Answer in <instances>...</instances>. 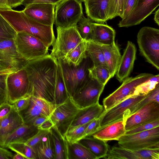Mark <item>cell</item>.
Segmentation results:
<instances>
[{"instance_id":"cell-1","label":"cell","mask_w":159,"mask_h":159,"mask_svg":"<svg viewBox=\"0 0 159 159\" xmlns=\"http://www.w3.org/2000/svg\"><path fill=\"white\" fill-rule=\"evenodd\" d=\"M23 67L28 75L30 96L43 98L55 105L57 59L48 54L28 61Z\"/></svg>"},{"instance_id":"cell-2","label":"cell","mask_w":159,"mask_h":159,"mask_svg":"<svg viewBox=\"0 0 159 159\" xmlns=\"http://www.w3.org/2000/svg\"><path fill=\"white\" fill-rule=\"evenodd\" d=\"M0 14L17 32H24L36 37L48 48L52 46L56 38L53 26L41 24L32 19L23 10L0 9Z\"/></svg>"},{"instance_id":"cell-3","label":"cell","mask_w":159,"mask_h":159,"mask_svg":"<svg viewBox=\"0 0 159 159\" xmlns=\"http://www.w3.org/2000/svg\"><path fill=\"white\" fill-rule=\"evenodd\" d=\"M57 59L67 92L71 98L89 79L88 69L93 65L92 62L88 56L76 66L68 63L62 58Z\"/></svg>"},{"instance_id":"cell-4","label":"cell","mask_w":159,"mask_h":159,"mask_svg":"<svg viewBox=\"0 0 159 159\" xmlns=\"http://www.w3.org/2000/svg\"><path fill=\"white\" fill-rule=\"evenodd\" d=\"M137 42L141 55L159 70V29L149 26L142 27L138 33Z\"/></svg>"},{"instance_id":"cell-5","label":"cell","mask_w":159,"mask_h":159,"mask_svg":"<svg viewBox=\"0 0 159 159\" xmlns=\"http://www.w3.org/2000/svg\"><path fill=\"white\" fill-rule=\"evenodd\" d=\"M118 141L120 146L128 149H159V126L143 131L125 134Z\"/></svg>"},{"instance_id":"cell-6","label":"cell","mask_w":159,"mask_h":159,"mask_svg":"<svg viewBox=\"0 0 159 159\" xmlns=\"http://www.w3.org/2000/svg\"><path fill=\"white\" fill-rule=\"evenodd\" d=\"M80 0H61L55 6L54 24L56 27L76 25L84 15Z\"/></svg>"},{"instance_id":"cell-7","label":"cell","mask_w":159,"mask_h":159,"mask_svg":"<svg viewBox=\"0 0 159 159\" xmlns=\"http://www.w3.org/2000/svg\"><path fill=\"white\" fill-rule=\"evenodd\" d=\"M14 41L18 52L28 61L48 54L49 48L40 39L26 32H17Z\"/></svg>"},{"instance_id":"cell-8","label":"cell","mask_w":159,"mask_h":159,"mask_svg":"<svg viewBox=\"0 0 159 159\" xmlns=\"http://www.w3.org/2000/svg\"><path fill=\"white\" fill-rule=\"evenodd\" d=\"M57 27V36L50 55L57 59L63 58L83 40L77 25L67 27Z\"/></svg>"},{"instance_id":"cell-9","label":"cell","mask_w":159,"mask_h":159,"mask_svg":"<svg viewBox=\"0 0 159 159\" xmlns=\"http://www.w3.org/2000/svg\"><path fill=\"white\" fill-rule=\"evenodd\" d=\"M153 75L150 73H141L134 77H128L125 79L117 89L104 99V111L109 109L133 95L135 88L138 86L148 80Z\"/></svg>"},{"instance_id":"cell-10","label":"cell","mask_w":159,"mask_h":159,"mask_svg":"<svg viewBox=\"0 0 159 159\" xmlns=\"http://www.w3.org/2000/svg\"><path fill=\"white\" fill-rule=\"evenodd\" d=\"M80 109L70 98L63 103L55 106L49 118L63 137Z\"/></svg>"},{"instance_id":"cell-11","label":"cell","mask_w":159,"mask_h":159,"mask_svg":"<svg viewBox=\"0 0 159 159\" xmlns=\"http://www.w3.org/2000/svg\"><path fill=\"white\" fill-rule=\"evenodd\" d=\"M7 85L8 102L11 104L30 96L28 75L24 67L8 75Z\"/></svg>"},{"instance_id":"cell-12","label":"cell","mask_w":159,"mask_h":159,"mask_svg":"<svg viewBox=\"0 0 159 159\" xmlns=\"http://www.w3.org/2000/svg\"><path fill=\"white\" fill-rule=\"evenodd\" d=\"M28 61L18 52L14 39L0 42V69L17 71Z\"/></svg>"},{"instance_id":"cell-13","label":"cell","mask_w":159,"mask_h":159,"mask_svg":"<svg viewBox=\"0 0 159 159\" xmlns=\"http://www.w3.org/2000/svg\"><path fill=\"white\" fill-rule=\"evenodd\" d=\"M105 85L90 78L83 87L71 99L80 109L99 103L100 96Z\"/></svg>"},{"instance_id":"cell-14","label":"cell","mask_w":159,"mask_h":159,"mask_svg":"<svg viewBox=\"0 0 159 159\" xmlns=\"http://www.w3.org/2000/svg\"><path fill=\"white\" fill-rule=\"evenodd\" d=\"M159 0H137L129 14L119 21V27H128L140 24L158 6Z\"/></svg>"},{"instance_id":"cell-15","label":"cell","mask_w":159,"mask_h":159,"mask_svg":"<svg viewBox=\"0 0 159 159\" xmlns=\"http://www.w3.org/2000/svg\"><path fill=\"white\" fill-rule=\"evenodd\" d=\"M147 94L133 95L117 105L104 111L99 117L100 129L114 122L124 119L126 111L144 98Z\"/></svg>"},{"instance_id":"cell-16","label":"cell","mask_w":159,"mask_h":159,"mask_svg":"<svg viewBox=\"0 0 159 159\" xmlns=\"http://www.w3.org/2000/svg\"><path fill=\"white\" fill-rule=\"evenodd\" d=\"M126 131L140 125L159 119V103L150 102L124 119Z\"/></svg>"},{"instance_id":"cell-17","label":"cell","mask_w":159,"mask_h":159,"mask_svg":"<svg viewBox=\"0 0 159 159\" xmlns=\"http://www.w3.org/2000/svg\"><path fill=\"white\" fill-rule=\"evenodd\" d=\"M56 5L45 3H34L25 6L23 11L28 16L39 23L53 26Z\"/></svg>"},{"instance_id":"cell-18","label":"cell","mask_w":159,"mask_h":159,"mask_svg":"<svg viewBox=\"0 0 159 159\" xmlns=\"http://www.w3.org/2000/svg\"><path fill=\"white\" fill-rule=\"evenodd\" d=\"M109 159H159V149L137 150L114 147L104 158Z\"/></svg>"},{"instance_id":"cell-19","label":"cell","mask_w":159,"mask_h":159,"mask_svg":"<svg viewBox=\"0 0 159 159\" xmlns=\"http://www.w3.org/2000/svg\"><path fill=\"white\" fill-rule=\"evenodd\" d=\"M110 0H85L84 2L87 17L96 23H104L109 20Z\"/></svg>"},{"instance_id":"cell-20","label":"cell","mask_w":159,"mask_h":159,"mask_svg":"<svg viewBox=\"0 0 159 159\" xmlns=\"http://www.w3.org/2000/svg\"><path fill=\"white\" fill-rule=\"evenodd\" d=\"M136 48L131 41L127 42L116 74L117 79L121 82L129 77L132 71L136 57Z\"/></svg>"},{"instance_id":"cell-21","label":"cell","mask_w":159,"mask_h":159,"mask_svg":"<svg viewBox=\"0 0 159 159\" xmlns=\"http://www.w3.org/2000/svg\"><path fill=\"white\" fill-rule=\"evenodd\" d=\"M25 123L20 113L13 107L6 116L0 119V146L2 147L7 136Z\"/></svg>"},{"instance_id":"cell-22","label":"cell","mask_w":159,"mask_h":159,"mask_svg":"<svg viewBox=\"0 0 159 159\" xmlns=\"http://www.w3.org/2000/svg\"><path fill=\"white\" fill-rule=\"evenodd\" d=\"M126 131L124 120L123 119L102 128L92 136L106 142L111 140L118 141L125 134Z\"/></svg>"},{"instance_id":"cell-23","label":"cell","mask_w":159,"mask_h":159,"mask_svg":"<svg viewBox=\"0 0 159 159\" xmlns=\"http://www.w3.org/2000/svg\"><path fill=\"white\" fill-rule=\"evenodd\" d=\"M115 30L104 23H93L91 34L88 40L102 45H110L115 43Z\"/></svg>"},{"instance_id":"cell-24","label":"cell","mask_w":159,"mask_h":159,"mask_svg":"<svg viewBox=\"0 0 159 159\" xmlns=\"http://www.w3.org/2000/svg\"><path fill=\"white\" fill-rule=\"evenodd\" d=\"M39 129L32 124L24 123L9 134L6 138L2 146L7 148L9 144L15 143H25L36 134Z\"/></svg>"},{"instance_id":"cell-25","label":"cell","mask_w":159,"mask_h":159,"mask_svg":"<svg viewBox=\"0 0 159 159\" xmlns=\"http://www.w3.org/2000/svg\"><path fill=\"white\" fill-rule=\"evenodd\" d=\"M104 110L103 106L100 105L99 103L80 109L69 129L86 124L95 119L99 118Z\"/></svg>"},{"instance_id":"cell-26","label":"cell","mask_w":159,"mask_h":159,"mask_svg":"<svg viewBox=\"0 0 159 159\" xmlns=\"http://www.w3.org/2000/svg\"><path fill=\"white\" fill-rule=\"evenodd\" d=\"M105 61L111 78L116 75L121 56L118 45L114 43L110 45H102Z\"/></svg>"},{"instance_id":"cell-27","label":"cell","mask_w":159,"mask_h":159,"mask_svg":"<svg viewBox=\"0 0 159 159\" xmlns=\"http://www.w3.org/2000/svg\"><path fill=\"white\" fill-rule=\"evenodd\" d=\"M78 142L89 149L96 159L104 158L108 152L109 146L106 141L88 136Z\"/></svg>"},{"instance_id":"cell-28","label":"cell","mask_w":159,"mask_h":159,"mask_svg":"<svg viewBox=\"0 0 159 159\" xmlns=\"http://www.w3.org/2000/svg\"><path fill=\"white\" fill-rule=\"evenodd\" d=\"M35 151L37 159H55L54 143L50 131L37 144Z\"/></svg>"},{"instance_id":"cell-29","label":"cell","mask_w":159,"mask_h":159,"mask_svg":"<svg viewBox=\"0 0 159 159\" xmlns=\"http://www.w3.org/2000/svg\"><path fill=\"white\" fill-rule=\"evenodd\" d=\"M67 159H96L89 149L78 142H67Z\"/></svg>"},{"instance_id":"cell-30","label":"cell","mask_w":159,"mask_h":159,"mask_svg":"<svg viewBox=\"0 0 159 159\" xmlns=\"http://www.w3.org/2000/svg\"><path fill=\"white\" fill-rule=\"evenodd\" d=\"M54 143L55 159H67V142L53 126L50 129Z\"/></svg>"},{"instance_id":"cell-31","label":"cell","mask_w":159,"mask_h":159,"mask_svg":"<svg viewBox=\"0 0 159 159\" xmlns=\"http://www.w3.org/2000/svg\"><path fill=\"white\" fill-rule=\"evenodd\" d=\"M86 40H83L62 58L69 64L76 66L79 65L88 56L86 51Z\"/></svg>"},{"instance_id":"cell-32","label":"cell","mask_w":159,"mask_h":159,"mask_svg":"<svg viewBox=\"0 0 159 159\" xmlns=\"http://www.w3.org/2000/svg\"><path fill=\"white\" fill-rule=\"evenodd\" d=\"M86 41V53L93 65H102L107 66L102 45L89 40Z\"/></svg>"},{"instance_id":"cell-33","label":"cell","mask_w":159,"mask_h":159,"mask_svg":"<svg viewBox=\"0 0 159 159\" xmlns=\"http://www.w3.org/2000/svg\"><path fill=\"white\" fill-rule=\"evenodd\" d=\"M69 98L58 63L57 78L55 91V106L63 103Z\"/></svg>"},{"instance_id":"cell-34","label":"cell","mask_w":159,"mask_h":159,"mask_svg":"<svg viewBox=\"0 0 159 159\" xmlns=\"http://www.w3.org/2000/svg\"><path fill=\"white\" fill-rule=\"evenodd\" d=\"M90 78L105 85L111 76L107 67L102 65H93L88 69Z\"/></svg>"},{"instance_id":"cell-35","label":"cell","mask_w":159,"mask_h":159,"mask_svg":"<svg viewBox=\"0 0 159 159\" xmlns=\"http://www.w3.org/2000/svg\"><path fill=\"white\" fill-rule=\"evenodd\" d=\"M155 102L159 103V85L148 93L146 96L125 112L124 119L133 114L148 103Z\"/></svg>"},{"instance_id":"cell-36","label":"cell","mask_w":159,"mask_h":159,"mask_svg":"<svg viewBox=\"0 0 159 159\" xmlns=\"http://www.w3.org/2000/svg\"><path fill=\"white\" fill-rule=\"evenodd\" d=\"M25 124H32L38 117L43 116L38 106L31 99L28 107L24 110L19 112Z\"/></svg>"},{"instance_id":"cell-37","label":"cell","mask_w":159,"mask_h":159,"mask_svg":"<svg viewBox=\"0 0 159 159\" xmlns=\"http://www.w3.org/2000/svg\"><path fill=\"white\" fill-rule=\"evenodd\" d=\"M159 85V75H153L146 81L138 86L133 95L147 94Z\"/></svg>"},{"instance_id":"cell-38","label":"cell","mask_w":159,"mask_h":159,"mask_svg":"<svg viewBox=\"0 0 159 159\" xmlns=\"http://www.w3.org/2000/svg\"><path fill=\"white\" fill-rule=\"evenodd\" d=\"M7 148L16 153L23 155L27 159H37L34 150L25 143H12L8 145Z\"/></svg>"},{"instance_id":"cell-39","label":"cell","mask_w":159,"mask_h":159,"mask_svg":"<svg viewBox=\"0 0 159 159\" xmlns=\"http://www.w3.org/2000/svg\"><path fill=\"white\" fill-rule=\"evenodd\" d=\"M93 23V21L89 18H86L84 15L78 22L77 30L83 40L89 39L92 31Z\"/></svg>"},{"instance_id":"cell-40","label":"cell","mask_w":159,"mask_h":159,"mask_svg":"<svg viewBox=\"0 0 159 159\" xmlns=\"http://www.w3.org/2000/svg\"><path fill=\"white\" fill-rule=\"evenodd\" d=\"M16 70L0 69V106L8 102L7 79L8 75Z\"/></svg>"},{"instance_id":"cell-41","label":"cell","mask_w":159,"mask_h":159,"mask_svg":"<svg viewBox=\"0 0 159 159\" xmlns=\"http://www.w3.org/2000/svg\"><path fill=\"white\" fill-rule=\"evenodd\" d=\"M17 32L9 23L0 14V42L14 39Z\"/></svg>"},{"instance_id":"cell-42","label":"cell","mask_w":159,"mask_h":159,"mask_svg":"<svg viewBox=\"0 0 159 159\" xmlns=\"http://www.w3.org/2000/svg\"><path fill=\"white\" fill-rule=\"evenodd\" d=\"M90 122L69 129L64 136L66 141L71 143L78 142L82 139L85 130Z\"/></svg>"},{"instance_id":"cell-43","label":"cell","mask_w":159,"mask_h":159,"mask_svg":"<svg viewBox=\"0 0 159 159\" xmlns=\"http://www.w3.org/2000/svg\"><path fill=\"white\" fill-rule=\"evenodd\" d=\"M30 98L39 107L43 115L49 118L55 107V106L42 98L33 96H31Z\"/></svg>"},{"instance_id":"cell-44","label":"cell","mask_w":159,"mask_h":159,"mask_svg":"<svg viewBox=\"0 0 159 159\" xmlns=\"http://www.w3.org/2000/svg\"><path fill=\"white\" fill-rule=\"evenodd\" d=\"M124 11V0H110L108 18L111 20L116 16L122 18Z\"/></svg>"},{"instance_id":"cell-45","label":"cell","mask_w":159,"mask_h":159,"mask_svg":"<svg viewBox=\"0 0 159 159\" xmlns=\"http://www.w3.org/2000/svg\"><path fill=\"white\" fill-rule=\"evenodd\" d=\"M159 126V119L140 125L126 131L125 134H129L149 130Z\"/></svg>"},{"instance_id":"cell-46","label":"cell","mask_w":159,"mask_h":159,"mask_svg":"<svg viewBox=\"0 0 159 159\" xmlns=\"http://www.w3.org/2000/svg\"><path fill=\"white\" fill-rule=\"evenodd\" d=\"M49 131L39 129L38 132L28 139L25 143L31 148L35 151V148L37 144L49 132Z\"/></svg>"},{"instance_id":"cell-47","label":"cell","mask_w":159,"mask_h":159,"mask_svg":"<svg viewBox=\"0 0 159 159\" xmlns=\"http://www.w3.org/2000/svg\"><path fill=\"white\" fill-rule=\"evenodd\" d=\"M100 127V118L99 117L94 119L89 123L85 130L83 138L92 136L97 131Z\"/></svg>"},{"instance_id":"cell-48","label":"cell","mask_w":159,"mask_h":159,"mask_svg":"<svg viewBox=\"0 0 159 159\" xmlns=\"http://www.w3.org/2000/svg\"><path fill=\"white\" fill-rule=\"evenodd\" d=\"M30 96L25 97L16 101L12 104L14 109L19 112L25 110L29 105Z\"/></svg>"},{"instance_id":"cell-49","label":"cell","mask_w":159,"mask_h":159,"mask_svg":"<svg viewBox=\"0 0 159 159\" xmlns=\"http://www.w3.org/2000/svg\"><path fill=\"white\" fill-rule=\"evenodd\" d=\"M13 107V104L8 102L3 104L0 106V119L8 114Z\"/></svg>"},{"instance_id":"cell-50","label":"cell","mask_w":159,"mask_h":159,"mask_svg":"<svg viewBox=\"0 0 159 159\" xmlns=\"http://www.w3.org/2000/svg\"><path fill=\"white\" fill-rule=\"evenodd\" d=\"M61 0H25L22 3L25 7L28 5L38 3H45L56 5Z\"/></svg>"},{"instance_id":"cell-51","label":"cell","mask_w":159,"mask_h":159,"mask_svg":"<svg viewBox=\"0 0 159 159\" xmlns=\"http://www.w3.org/2000/svg\"><path fill=\"white\" fill-rule=\"evenodd\" d=\"M137 1V0H127L121 19L125 18L129 14L135 5Z\"/></svg>"},{"instance_id":"cell-52","label":"cell","mask_w":159,"mask_h":159,"mask_svg":"<svg viewBox=\"0 0 159 159\" xmlns=\"http://www.w3.org/2000/svg\"><path fill=\"white\" fill-rule=\"evenodd\" d=\"M13 156L11 152L0 147V159H13Z\"/></svg>"},{"instance_id":"cell-53","label":"cell","mask_w":159,"mask_h":159,"mask_svg":"<svg viewBox=\"0 0 159 159\" xmlns=\"http://www.w3.org/2000/svg\"><path fill=\"white\" fill-rule=\"evenodd\" d=\"M54 125L49 118L44 121L38 128L39 129L50 131Z\"/></svg>"},{"instance_id":"cell-54","label":"cell","mask_w":159,"mask_h":159,"mask_svg":"<svg viewBox=\"0 0 159 159\" xmlns=\"http://www.w3.org/2000/svg\"><path fill=\"white\" fill-rule=\"evenodd\" d=\"M49 118L43 116H40L37 117L34 121L32 124L38 128L46 120Z\"/></svg>"},{"instance_id":"cell-55","label":"cell","mask_w":159,"mask_h":159,"mask_svg":"<svg viewBox=\"0 0 159 159\" xmlns=\"http://www.w3.org/2000/svg\"><path fill=\"white\" fill-rule=\"evenodd\" d=\"M9 6L12 9L22 5L21 0H7Z\"/></svg>"},{"instance_id":"cell-56","label":"cell","mask_w":159,"mask_h":159,"mask_svg":"<svg viewBox=\"0 0 159 159\" xmlns=\"http://www.w3.org/2000/svg\"><path fill=\"white\" fill-rule=\"evenodd\" d=\"M12 9L9 6L7 0H0V9Z\"/></svg>"},{"instance_id":"cell-57","label":"cell","mask_w":159,"mask_h":159,"mask_svg":"<svg viewBox=\"0 0 159 159\" xmlns=\"http://www.w3.org/2000/svg\"><path fill=\"white\" fill-rule=\"evenodd\" d=\"M154 20L158 25H159V8L156 11L154 16Z\"/></svg>"},{"instance_id":"cell-58","label":"cell","mask_w":159,"mask_h":159,"mask_svg":"<svg viewBox=\"0 0 159 159\" xmlns=\"http://www.w3.org/2000/svg\"><path fill=\"white\" fill-rule=\"evenodd\" d=\"M13 159H27V158L23 155L18 153H16L14 155Z\"/></svg>"},{"instance_id":"cell-59","label":"cell","mask_w":159,"mask_h":159,"mask_svg":"<svg viewBox=\"0 0 159 159\" xmlns=\"http://www.w3.org/2000/svg\"><path fill=\"white\" fill-rule=\"evenodd\" d=\"M127 0H124V10L125 9V6L126 5V3H127Z\"/></svg>"},{"instance_id":"cell-60","label":"cell","mask_w":159,"mask_h":159,"mask_svg":"<svg viewBox=\"0 0 159 159\" xmlns=\"http://www.w3.org/2000/svg\"><path fill=\"white\" fill-rule=\"evenodd\" d=\"M25 0H21V2L22 3H22H23V2Z\"/></svg>"},{"instance_id":"cell-61","label":"cell","mask_w":159,"mask_h":159,"mask_svg":"<svg viewBox=\"0 0 159 159\" xmlns=\"http://www.w3.org/2000/svg\"><path fill=\"white\" fill-rule=\"evenodd\" d=\"M82 2H84L85 0H80Z\"/></svg>"}]
</instances>
